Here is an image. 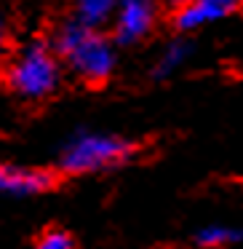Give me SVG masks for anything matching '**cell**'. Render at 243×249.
<instances>
[{
  "label": "cell",
  "mask_w": 243,
  "mask_h": 249,
  "mask_svg": "<svg viewBox=\"0 0 243 249\" xmlns=\"http://www.w3.org/2000/svg\"><path fill=\"white\" fill-rule=\"evenodd\" d=\"M54 49L78 75H83L86 81H104L110 78V72L115 70V51L107 43V38L97 33L94 27L83 24L81 19L75 22H65L56 30Z\"/></svg>",
  "instance_id": "1"
},
{
  "label": "cell",
  "mask_w": 243,
  "mask_h": 249,
  "mask_svg": "<svg viewBox=\"0 0 243 249\" xmlns=\"http://www.w3.org/2000/svg\"><path fill=\"white\" fill-rule=\"evenodd\" d=\"M134 156V145L126 142L123 137L113 134H91L81 131L75 134L62 150V169L72 174H86V172H99V169L120 166L123 161Z\"/></svg>",
  "instance_id": "2"
},
{
  "label": "cell",
  "mask_w": 243,
  "mask_h": 249,
  "mask_svg": "<svg viewBox=\"0 0 243 249\" xmlns=\"http://www.w3.org/2000/svg\"><path fill=\"white\" fill-rule=\"evenodd\" d=\"M8 83L16 94L27 99H43L59 86V65L46 46H27L14 59L8 70Z\"/></svg>",
  "instance_id": "3"
},
{
  "label": "cell",
  "mask_w": 243,
  "mask_h": 249,
  "mask_svg": "<svg viewBox=\"0 0 243 249\" xmlns=\"http://www.w3.org/2000/svg\"><path fill=\"white\" fill-rule=\"evenodd\" d=\"M155 24L152 0H118L115 6V40L131 46L142 40Z\"/></svg>",
  "instance_id": "4"
},
{
  "label": "cell",
  "mask_w": 243,
  "mask_h": 249,
  "mask_svg": "<svg viewBox=\"0 0 243 249\" xmlns=\"http://www.w3.org/2000/svg\"><path fill=\"white\" fill-rule=\"evenodd\" d=\"M238 6H241V0H187L177 8L174 24L182 33H190V30H198L203 24L219 22V19L235 14Z\"/></svg>",
  "instance_id": "5"
},
{
  "label": "cell",
  "mask_w": 243,
  "mask_h": 249,
  "mask_svg": "<svg viewBox=\"0 0 243 249\" xmlns=\"http://www.w3.org/2000/svg\"><path fill=\"white\" fill-rule=\"evenodd\" d=\"M54 185V177L40 169H19L0 163V193L11 196H35Z\"/></svg>",
  "instance_id": "6"
},
{
  "label": "cell",
  "mask_w": 243,
  "mask_h": 249,
  "mask_svg": "<svg viewBox=\"0 0 243 249\" xmlns=\"http://www.w3.org/2000/svg\"><path fill=\"white\" fill-rule=\"evenodd\" d=\"M190 54H193V49H190L187 40H174V43H168L166 49L161 51L158 62H155V75L158 78H168L171 72H177L179 67L187 62Z\"/></svg>",
  "instance_id": "7"
},
{
  "label": "cell",
  "mask_w": 243,
  "mask_h": 249,
  "mask_svg": "<svg viewBox=\"0 0 243 249\" xmlns=\"http://www.w3.org/2000/svg\"><path fill=\"white\" fill-rule=\"evenodd\" d=\"M115 6H118V0H75L78 19L88 27H99L102 22H107Z\"/></svg>",
  "instance_id": "8"
},
{
  "label": "cell",
  "mask_w": 243,
  "mask_h": 249,
  "mask_svg": "<svg viewBox=\"0 0 243 249\" xmlns=\"http://www.w3.org/2000/svg\"><path fill=\"white\" fill-rule=\"evenodd\" d=\"M243 233L238 228H230V225H206L195 233V241L206 249H219V247H227V244L238 241Z\"/></svg>",
  "instance_id": "9"
},
{
  "label": "cell",
  "mask_w": 243,
  "mask_h": 249,
  "mask_svg": "<svg viewBox=\"0 0 243 249\" xmlns=\"http://www.w3.org/2000/svg\"><path fill=\"white\" fill-rule=\"evenodd\" d=\"M35 249H75V244H72L70 233H65V231H46L38 238Z\"/></svg>",
  "instance_id": "10"
},
{
  "label": "cell",
  "mask_w": 243,
  "mask_h": 249,
  "mask_svg": "<svg viewBox=\"0 0 243 249\" xmlns=\"http://www.w3.org/2000/svg\"><path fill=\"white\" fill-rule=\"evenodd\" d=\"M3 43H6V22L0 17V51H3Z\"/></svg>",
  "instance_id": "11"
},
{
  "label": "cell",
  "mask_w": 243,
  "mask_h": 249,
  "mask_svg": "<svg viewBox=\"0 0 243 249\" xmlns=\"http://www.w3.org/2000/svg\"><path fill=\"white\" fill-rule=\"evenodd\" d=\"M171 3H177V6H182V3H187V0H171Z\"/></svg>",
  "instance_id": "12"
}]
</instances>
